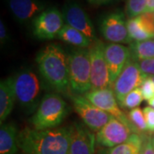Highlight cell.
<instances>
[{"mask_svg":"<svg viewBox=\"0 0 154 154\" xmlns=\"http://www.w3.org/2000/svg\"><path fill=\"white\" fill-rule=\"evenodd\" d=\"M10 34L8 33V28L6 26L5 22L2 19L0 21V42L2 46H5L6 45L10 42Z\"/></svg>","mask_w":154,"mask_h":154,"instance_id":"4dcf8cb0","label":"cell"},{"mask_svg":"<svg viewBox=\"0 0 154 154\" xmlns=\"http://www.w3.org/2000/svg\"><path fill=\"white\" fill-rule=\"evenodd\" d=\"M69 88L82 95L92 90L91 63L88 49H76L68 55Z\"/></svg>","mask_w":154,"mask_h":154,"instance_id":"277c9868","label":"cell"},{"mask_svg":"<svg viewBox=\"0 0 154 154\" xmlns=\"http://www.w3.org/2000/svg\"><path fill=\"white\" fill-rule=\"evenodd\" d=\"M133 132L129 127L111 116L110 121L97 132L96 141L102 146L112 148L126 142Z\"/></svg>","mask_w":154,"mask_h":154,"instance_id":"4fadbf2b","label":"cell"},{"mask_svg":"<svg viewBox=\"0 0 154 154\" xmlns=\"http://www.w3.org/2000/svg\"><path fill=\"white\" fill-rule=\"evenodd\" d=\"M17 95L14 87V77H8L0 83V122L9 116L14 108Z\"/></svg>","mask_w":154,"mask_h":154,"instance_id":"e0dca14e","label":"cell"},{"mask_svg":"<svg viewBox=\"0 0 154 154\" xmlns=\"http://www.w3.org/2000/svg\"><path fill=\"white\" fill-rule=\"evenodd\" d=\"M14 87L18 104L29 112L37 110L41 94L38 75L31 69H22L14 76Z\"/></svg>","mask_w":154,"mask_h":154,"instance_id":"5b68a950","label":"cell"},{"mask_svg":"<svg viewBox=\"0 0 154 154\" xmlns=\"http://www.w3.org/2000/svg\"><path fill=\"white\" fill-rule=\"evenodd\" d=\"M63 13L55 7H49L41 12L32 22L33 35L38 39L57 38L64 26Z\"/></svg>","mask_w":154,"mask_h":154,"instance_id":"52a82bcc","label":"cell"},{"mask_svg":"<svg viewBox=\"0 0 154 154\" xmlns=\"http://www.w3.org/2000/svg\"><path fill=\"white\" fill-rule=\"evenodd\" d=\"M143 99V96L140 92V89L137 88L127 95L121 106L123 108H128V109L132 110L134 108H137L138 106L142 103Z\"/></svg>","mask_w":154,"mask_h":154,"instance_id":"d4e9b609","label":"cell"},{"mask_svg":"<svg viewBox=\"0 0 154 154\" xmlns=\"http://www.w3.org/2000/svg\"><path fill=\"white\" fill-rule=\"evenodd\" d=\"M68 112V105L61 96L47 94L41 99L30 122L33 128L38 130L55 128L63 122Z\"/></svg>","mask_w":154,"mask_h":154,"instance_id":"3957f363","label":"cell"},{"mask_svg":"<svg viewBox=\"0 0 154 154\" xmlns=\"http://www.w3.org/2000/svg\"><path fill=\"white\" fill-rule=\"evenodd\" d=\"M140 70L147 77L154 76V58L145 59L137 62Z\"/></svg>","mask_w":154,"mask_h":154,"instance_id":"83f0119b","label":"cell"},{"mask_svg":"<svg viewBox=\"0 0 154 154\" xmlns=\"http://www.w3.org/2000/svg\"><path fill=\"white\" fill-rule=\"evenodd\" d=\"M88 2L92 5H105L108 4L113 0H88Z\"/></svg>","mask_w":154,"mask_h":154,"instance_id":"1f68e13d","label":"cell"},{"mask_svg":"<svg viewBox=\"0 0 154 154\" xmlns=\"http://www.w3.org/2000/svg\"><path fill=\"white\" fill-rule=\"evenodd\" d=\"M154 11V0H147L146 11L149 12H153Z\"/></svg>","mask_w":154,"mask_h":154,"instance_id":"d6a6232c","label":"cell"},{"mask_svg":"<svg viewBox=\"0 0 154 154\" xmlns=\"http://www.w3.org/2000/svg\"><path fill=\"white\" fill-rule=\"evenodd\" d=\"M144 137L134 133L126 142L110 148L106 154H140Z\"/></svg>","mask_w":154,"mask_h":154,"instance_id":"ffe728a7","label":"cell"},{"mask_svg":"<svg viewBox=\"0 0 154 154\" xmlns=\"http://www.w3.org/2000/svg\"><path fill=\"white\" fill-rule=\"evenodd\" d=\"M147 0H127L125 5V14L128 19L134 18L146 11Z\"/></svg>","mask_w":154,"mask_h":154,"instance_id":"cb8c5ba5","label":"cell"},{"mask_svg":"<svg viewBox=\"0 0 154 154\" xmlns=\"http://www.w3.org/2000/svg\"><path fill=\"white\" fill-rule=\"evenodd\" d=\"M5 2L12 17L20 24L33 22L47 9L43 0H5Z\"/></svg>","mask_w":154,"mask_h":154,"instance_id":"9a60e30c","label":"cell"},{"mask_svg":"<svg viewBox=\"0 0 154 154\" xmlns=\"http://www.w3.org/2000/svg\"><path fill=\"white\" fill-rule=\"evenodd\" d=\"M146 78L147 76L140 70L137 62L129 60L111 88L120 105L130 92L140 88Z\"/></svg>","mask_w":154,"mask_h":154,"instance_id":"ba28073f","label":"cell"},{"mask_svg":"<svg viewBox=\"0 0 154 154\" xmlns=\"http://www.w3.org/2000/svg\"><path fill=\"white\" fill-rule=\"evenodd\" d=\"M70 127L38 130L25 128L18 133V146L24 154H68Z\"/></svg>","mask_w":154,"mask_h":154,"instance_id":"6da1fadb","label":"cell"},{"mask_svg":"<svg viewBox=\"0 0 154 154\" xmlns=\"http://www.w3.org/2000/svg\"><path fill=\"white\" fill-rule=\"evenodd\" d=\"M105 55L109 69L111 88L124 67L129 60H131V51L129 47H127L123 45L110 43L105 45Z\"/></svg>","mask_w":154,"mask_h":154,"instance_id":"5bb4252c","label":"cell"},{"mask_svg":"<svg viewBox=\"0 0 154 154\" xmlns=\"http://www.w3.org/2000/svg\"><path fill=\"white\" fill-rule=\"evenodd\" d=\"M128 31L129 37L132 41H143L146 39H151V35L145 29L144 26L140 20V17H134L128 20Z\"/></svg>","mask_w":154,"mask_h":154,"instance_id":"7402d4cb","label":"cell"},{"mask_svg":"<svg viewBox=\"0 0 154 154\" xmlns=\"http://www.w3.org/2000/svg\"><path fill=\"white\" fill-rule=\"evenodd\" d=\"M63 16L67 25L84 33L93 41L97 39L93 22L88 13L77 2L69 0L63 8Z\"/></svg>","mask_w":154,"mask_h":154,"instance_id":"7c38bea8","label":"cell"},{"mask_svg":"<svg viewBox=\"0 0 154 154\" xmlns=\"http://www.w3.org/2000/svg\"><path fill=\"white\" fill-rule=\"evenodd\" d=\"M18 132L12 123L1 124L0 128V154H17Z\"/></svg>","mask_w":154,"mask_h":154,"instance_id":"ac0fdd59","label":"cell"},{"mask_svg":"<svg viewBox=\"0 0 154 154\" xmlns=\"http://www.w3.org/2000/svg\"><path fill=\"white\" fill-rule=\"evenodd\" d=\"M36 63L41 76L53 89L65 93L69 88L68 55L61 46L47 45L38 51Z\"/></svg>","mask_w":154,"mask_h":154,"instance_id":"7a4b0ae2","label":"cell"},{"mask_svg":"<svg viewBox=\"0 0 154 154\" xmlns=\"http://www.w3.org/2000/svg\"><path fill=\"white\" fill-rule=\"evenodd\" d=\"M128 118L130 122V123L132 124L133 128H134L136 134L147 131L144 112L140 108L137 107V108H134V109L129 110Z\"/></svg>","mask_w":154,"mask_h":154,"instance_id":"603a6c76","label":"cell"},{"mask_svg":"<svg viewBox=\"0 0 154 154\" xmlns=\"http://www.w3.org/2000/svg\"><path fill=\"white\" fill-rule=\"evenodd\" d=\"M144 100L149 101L154 98V82L152 77H147L140 87Z\"/></svg>","mask_w":154,"mask_h":154,"instance_id":"484cf974","label":"cell"},{"mask_svg":"<svg viewBox=\"0 0 154 154\" xmlns=\"http://www.w3.org/2000/svg\"><path fill=\"white\" fill-rule=\"evenodd\" d=\"M105 45L95 39L88 47L91 63L92 90L110 88L109 69L105 55Z\"/></svg>","mask_w":154,"mask_h":154,"instance_id":"8992f818","label":"cell"},{"mask_svg":"<svg viewBox=\"0 0 154 154\" xmlns=\"http://www.w3.org/2000/svg\"><path fill=\"white\" fill-rule=\"evenodd\" d=\"M74 109L81 116L83 122L92 131H99L110 121L111 116L92 104L84 96L75 94L71 96Z\"/></svg>","mask_w":154,"mask_h":154,"instance_id":"9c48e42d","label":"cell"},{"mask_svg":"<svg viewBox=\"0 0 154 154\" xmlns=\"http://www.w3.org/2000/svg\"><path fill=\"white\" fill-rule=\"evenodd\" d=\"M125 15L116 11L106 15L100 22V33L105 40L114 44H131Z\"/></svg>","mask_w":154,"mask_h":154,"instance_id":"30bf717a","label":"cell"},{"mask_svg":"<svg viewBox=\"0 0 154 154\" xmlns=\"http://www.w3.org/2000/svg\"><path fill=\"white\" fill-rule=\"evenodd\" d=\"M147 102H148L149 105H150V106H151L152 108H153V109H154V98H153V99H150V100H149V101H147Z\"/></svg>","mask_w":154,"mask_h":154,"instance_id":"836d02e7","label":"cell"},{"mask_svg":"<svg viewBox=\"0 0 154 154\" xmlns=\"http://www.w3.org/2000/svg\"><path fill=\"white\" fill-rule=\"evenodd\" d=\"M143 112L146 123V130L150 133L154 132V109L151 106H147L144 108Z\"/></svg>","mask_w":154,"mask_h":154,"instance_id":"f1b7e54d","label":"cell"},{"mask_svg":"<svg viewBox=\"0 0 154 154\" xmlns=\"http://www.w3.org/2000/svg\"><path fill=\"white\" fill-rule=\"evenodd\" d=\"M152 80H153V82H154V76H152Z\"/></svg>","mask_w":154,"mask_h":154,"instance_id":"e575fe53","label":"cell"},{"mask_svg":"<svg viewBox=\"0 0 154 154\" xmlns=\"http://www.w3.org/2000/svg\"><path fill=\"white\" fill-rule=\"evenodd\" d=\"M70 142L68 154H94L96 137L86 125L74 123L70 126Z\"/></svg>","mask_w":154,"mask_h":154,"instance_id":"2e32d148","label":"cell"},{"mask_svg":"<svg viewBox=\"0 0 154 154\" xmlns=\"http://www.w3.org/2000/svg\"><path fill=\"white\" fill-rule=\"evenodd\" d=\"M140 154H154V135L144 137Z\"/></svg>","mask_w":154,"mask_h":154,"instance_id":"f546056e","label":"cell"},{"mask_svg":"<svg viewBox=\"0 0 154 154\" xmlns=\"http://www.w3.org/2000/svg\"><path fill=\"white\" fill-rule=\"evenodd\" d=\"M153 14H154V11H153Z\"/></svg>","mask_w":154,"mask_h":154,"instance_id":"d590c367","label":"cell"},{"mask_svg":"<svg viewBox=\"0 0 154 154\" xmlns=\"http://www.w3.org/2000/svg\"><path fill=\"white\" fill-rule=\"evenodd\" d=\"M140 20L144 26L145 29L151 35L152 38L154 37V14L153 12L146 11L145 13L139 16Z\"/></svg>","mask_w":154,"mask_h":154,"instance_id":"4316f807","label":"cell"},{"mask_svg":"<svg viewBox=\"0 0 154 154\" xmlns=\"http://www.w3.org/2000/svg\"><path fill=\"white\" fill-rule=\"evenodd\" d=\"M129 49L131 59L135 62L154 58V39L134 41L129 45Z\"/></svg>","mask_w":154,"mask_h":154,"instance_id":"44dd1931","label":"cell"},{"mask_svg":"<svg viewBox=\"0 0 154 154\" xmlns=\"http://www.w3.org/2000/svg\"><path fill=\"white\" fill-rule=\"evenodd\" d=\"M21 154H24V153H21Z\"/></svg>","mask_w":154,"mask_h":154,"instance_id":"8d00e7d4","label":"cell"},{"mask_svg":"<svg viewBox=\"0 0 154 154\" xmlns=\"http://www.w3.org/2000/svg\"><path fill=\"white\" fill-rule=\"evenodd\" d=\"M57 38L67 44L75 46L78 49L88 48L93 40L75 28L65 24L57 35Z\"/></svg>","mask_w":154,"mask_h":154,"instance_id":"d6986e66","label":"cell"},{"mask_svg":"<svg viewBox=\"0 0 154 154\" xmlns=\"http://www.w3.org/2000/svg\"><path fill=\"white\" fill-rule=\"evenodd\" d=\"M84 97L98 108L105 110L111 116L115 117L125 125L129 127L134 133H136L128 118L120 109L118 101L116 98L114 91H112V88H107L98 90H91L84 94Z\"/></svg>","mask_w":154,"mask_h":154,"instance_id":"8fae6325","label":"cell"}]
</instances>
